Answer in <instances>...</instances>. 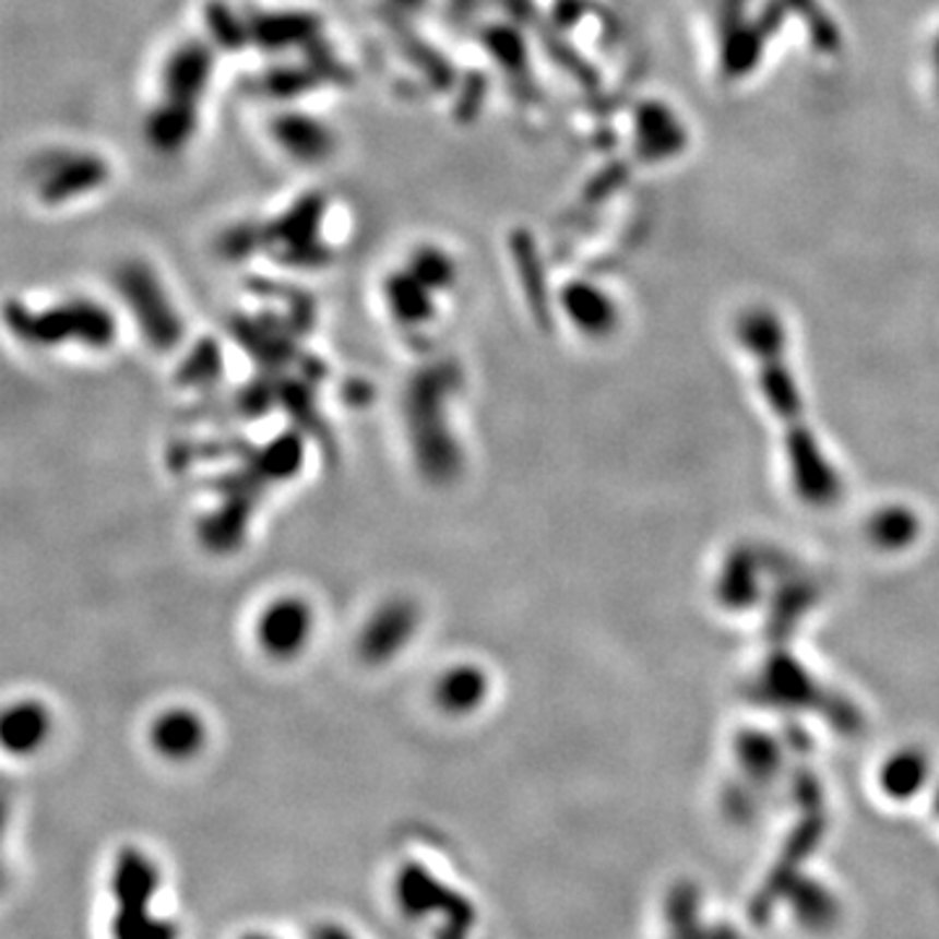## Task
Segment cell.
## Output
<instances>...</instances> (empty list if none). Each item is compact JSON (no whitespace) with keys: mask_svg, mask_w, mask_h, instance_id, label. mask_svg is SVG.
I'll return each mask as SVG.
<instances>
[{"mask_svg":"<svg viewBox=\"0 0 939 939\" xmlns=\"http://www.w3.org/2000/svg\"><path fill=\"white\" fill-rule=\"evenodd\" d=\"M488 694V679L478 666H454L436 681V704L447 715H467L480 708Z\"/></svg>","mask_w":939,"mask_h":939,"instance_id":"obj_7","label":"cell"},{"mask_svg":"<svg viewBox=\"0 0 939 939\" xmlns=\"http://www.w3.org/2000/svg\"><path fill=\"white\" fill-rule=\"evenodd\" d=\"M50 736V713L37 700L13 702L3 715V747L11 754H35Z\"/></svg>","mask_w":939,"mask_h":939,"instance_id":"obj_6","label":"cell"},{"mask_svg":"<svg viewBox=\"0 0 939 939\" xmlns=\"http://www.w3.org/2000/svg\"><path fill=\"white\" fill-rule=\"evenodd\" d=\"M313 632V610L298 595H282L259 616L257 640L274 661H290L304 653Z\"/></svg>","mask_w":939,"mask_h":939,"instance_id":"obj_2","label":"cell"},{"mask_svg":"<svg viewBox=\"0 0 939 939\" xmlns=\"http://www.w3.org/2000/svg\"><path fill=\"white\" fill-rule=\"evenodd\" d=\"M19 332L26 340L52 342L79 340L86 345H107L112 340V324L99 308L94 306H66L47 311L45 317H19ZM19 334V337H22Z\"/></svg>","mask_w":939,"mask_h":939,"instance_id":"obj_3","label":"cell"},{"mask_svg":"<svg viewBox=\"0 0 939 939\" xmlns=\"http://www.w3.org/2000/svg\"><path fill=\"white\" fill-rule=\"evenodd\" d=\"M418 623V608L411 601H389L368 619L358 647L368 663H384L411 642Z\"/></svg>","mask_w":939,"mask_h":939,"instance_id":"obj_4","label":"cell"},{"mask_svg":"<svg viewBox=\"0 0 939 939\" xmlns=\"http://www.w3.org/2000/svg\"><path fill=\"white\" fill-rule=\"evenodd\" d=\"M150 741L165 760L186 762L197 757L206 744V726L193 710L173 708L165 710L159 717H154Z\"/></svg>","mask_w":939,"mask_h":939,"instance_id":"obj_5","label":"cell"},{"mask_svg":"<svg viewBox=\"0 0 939 939\" xmlns=\"http://www.w3.org/2000/svg\"><path fill=\"white\" fill-rule=\"evenodd\" d=\"M159 888V871L139 848H126L112 871V939H176V929L154 914L152 903Z\"/></svg>","mask_w":939,"mask_h":939,"instance_id":"obj_1","label":"cell"},{"mask_svg":"<svg viewBox=\"0 0 939 939\" xmlns=\"http://www.w3.org/2000/svg\"><path fill=\"white\" fill-rule=\"evenodd\" d=\"M246 939H274V937H266V935H253V937H246Z\"/></svg>","mask_w":939,"mask_h":939,"instance_id":"obj_8","label":"cell"}]
</instances>
